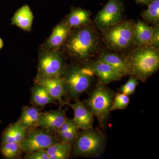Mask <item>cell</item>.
<instances>
[{
    "instance_id": "cell-1",
    "label": "cell",
    "mask_w": 159,
    "mask_h": 159,
    "mask_svg": "<svg viewBox=\"0 0 159 159\" xmlns=\"http://www.w3.org/2000/svg\"><path fill=\"white\" fill-rule=\"evenodd\" d=\"M125 57L130 66L131 76L142 82L146 81L158 70V48L152 46L138 47Z\"/></svg>"
},
{
    "instance_id": "cell-2",
    "label": "cell",
    "mask_w": 159,
    "mask_h": 159,
    "mask_svg": "<svg viewBox=\"0 0 159 159\" xmlns=\"http://www.w3.org/2000/svg\"><path fill=\"white\" fill-rule=\"evenodd\" d=\"M94 75L87 66L84 67L74 66L68 70L65 69L61 77L64 95L69 99L77 101L90 87Z\"/></svg>"
},
{
    "instance_id": "cell-3",
    "label": "cell",
    "mask_w": 159,
    "mask_h": 159,
    "mask_svg": "<svg viewBox=\"0 0 159 159\" xmlns=\"http://www.w3.org/2000/svg\"><path fill=\"white\" fill-rule=\"evenodd\" d=\"M114 99L112 92L105 84L99 83L83 102L98 119L100 126L105 127L109 118L110 108Z\"/></svg>"
},
{
    "instance_id": "cell-4",
    "label": "cell",
    "mask_w": 159,
    "mask_h": 159,
    "mask_svg": "<svg viewBox=\"0 0 159 159\" xmlns=\"http://www.w3.org/2000/svg\"><path fill=\"white\" fill-rule=\"evenodd\" d=\"M98 45V39L95 32L86 25L75 32L67 46L71 55L79 59L86 60L94 55Z\"/></svg>"
},
{
    "instance_id": "cell-5",
    "label": "cell",
    "mask_w": 159,
    "mask_h": 159,
    "mask_svg": "<svg viewBox=\"0 0 159 159\" xmlns=\"http://www.w3.org/2000/svg\"><path fill=\"white\" fill-rule=\"evenodd\" d=\"M74 154L78 157H97L104 150L106 139L97 129L82 130L74 142Z\"/></svg>"
},
{
    "instance_id": "cell-6",
    "label": "cell",
    "mask_w": 159,
    "mask_h": 159,
    "mask_svg": "<svg viewBox=\"0 0 159 159\" xmlns=\"http://www.w3.org/2000/svg\"><path fill=\"white\" fill-rule=\"evenodd\" d=\"M133 24L130 21H124L112 26L106 31L105 39L111 48L123 51L133 43Z\"/></svg>"
},
{
    "instance_id": "cell-7",
    "label": "cell",
    "mask_w": 159,
    "mask_h": 159,
    "mask_svg": "<svg viewBox=\"0 0 159 159\" xmlns=\"http://www.w3.org/2000/svg\"><path fill=\"white\" fill-rule=\"evenodd\" d=\"M124 10V6L121 0H109L96 16V26L105 31L121 22Z\"/></svg>"
},
{
    "instance_id": "cell-8",
    "label": "cell",
    "mask_w": 159,
    "mask_h": 159,
    "mask_svg": "<svg viewBox=\"0 0 159 159\" xmlns=\"http://www.w3.org/2000/svg\"><path fill=\"white\" fill-rule=\"evenodd\" d=\"M58 142L55 137L43 129H31L27 132L25 138L20 143L22 152L31 153L40 149H47Z\"/></svg>"
},
{
    "instance_id": "cell-9",
    "label": "cell",
    "mask_w": 159,
    "mask_h": 159,
    "mask_svg": "<svg viewBox=\"0 0 159 159\" xmlns=\"http://www.w3.org/2000/svg\"><path fill=\"white\" fill-rule=\"evenodd\" d=\"M65 67L62 57L55 52L46 53L39 58L37 77L42 78L61 77Z\"/></svg>"
},
{
    "instance_id": "cell-10",
    "label": "cell",
    "mask_w": 159,
    "mask_h": 159,
    "mask_svg": "<svg viewBox=\"0 0 159 159\" xmlns=\"http://www.w3.org/2000/svg\"><path fill=\"white\" fill-rule=\"evenodd\" d=\"M61 106L56 110L41 112L38 121L37 126L51 133H57L67 118L66 109H62Z\"/></svg>"
},
{
    "instance_id": "cell-11",
    "label": "cell",
    "mask_w": 159,
    "mask_h": 159,
    "mask_svg": "<svg viewBox=\"0 0 159 159\" xmlns=\"http://www.w3.org/2000/svg\"><path fill=\"white\" fill-rule=\"evenodd\" d=\"M87 66L99 77L100 83L102 84L106 85L122 78L109 65L99 60L90 62Z\"/></svg>"
},
{
    "instance_id": "cell-12",
    "label": "cell",
    "mask_w": 159,
    "mask_h": 159,
    "mask_svg": "<svg viewBox=\"0 0 159 159\" xmlns=\"http://www.w3.org/2000/svg\"><path fill=\"white\" fill-rule=\"evenodd\" d=\"M35 83L44 87L50 95L59 103L61 106L70 105L69 102L64 101L63 96L64 95L63 84L61 77L52 78H42L36 77L34 79Z\"/></svg>"
},
{
    "instance_id": "cell-13",
    "label": "cell",
    "mask_w": 159,
    "mask_h": 159,
    "mask_svg": "<svg viewBox=\"0 0 159 159\" xmlns=\"http://www.w3.org/2000/svg\"><path fill=\"white\" fill-rule=\"evenodd\" d=\"M97 59L109 65L121 77L131 75L129 64L125 57L105 50Z\"/></svg>"
},
{
    "instance_id": "cell-14",
    "label": "cell",
    "mask_w": 159,
    "mask_h": 159,
    "mask_svg": "<svg viewBox=\"0 0 159 159\" xmlns=\"http://www.w3.org/2000/svg\"><path fill=\"white\" fill-rule=\"evenodd\" d=\"M74 111L73 120L79 129L82 130L93 128V115L86 107L83 102L77 100L75 103L70 104Z\"/></svg>"
},
{
    "instance_id": "cell-15",
    "label": "cell",
    "mask_w": 159,
    "mask_h": 159,
    "mask_svg": "<svg viewBox=\"0 0 159 159\" xmlns=\"http://www.w3.org/2000/svg\"><path fill=\"white\" fill-rule=\"evenodd\" d=\"M153 28L139 20L133 28V43L138 47L151 46Z\"/></svg>"
},
{
    "instance_id": "cell-16",
    "label": "cell",
    "mask_w": 159,
    "mask_h": 159,
    "mask_svg": "<svg viewBox=\"0 0 159 159\" xmlns=\"http://www.w3.org/2000/svg\"><path fill=\"white\" fill-rule=\"evenodd\" d=\"M30 103L36 107H43L49 104L56 105L57 101L50 95L45 88L35 83L31 88Z\"/></svg>"
},
{
    "instance_id": "cell-17",
    "label": "cell",
    "mask_w": 159,
    "mask_h": 159,
    "mask_svg": "<svg viewBox=\"0 0 159 159\" xmlns=\"http://www.w3.org/2000/svg\"><path fill=\"white\" fill-rule=\"evenodd\" d=\"M33 14L29 6L25 5L18 9L11 18V25L17 26L25 31L31 30Z\"/></svg>"
},
{
    "instance_id": "cell-18",
    "label": "cell",
    "mask_w": 159,
    "mask_h": 159,
    "mask_svg": "<svg viewBox=\"0 0 159 159\" xmlns=\"http://www.w3.org/2000/svg\"><path fill=\"white\" fill-rule=\"evenodd\" d=\"M28 130L16 122L6 127L2 134V143H20L25 138Z\"/></svg>"
},
{
    "instance_id": "cell-19",
    "label": "cell",
    "mask_w": 159,
    "mask_h": 159,
    "mask_svg": "<svg viewBox=\"0 0 159 159\" xmlns=\"http://www.w3.org/2000/svg\"><path fill=\"white\" fill-rule=\"evenodd\" d=\"M40 109L34 106H25L22 108V112L18 122L23 128L29 130L37 126L38 121L40 115Z\"/></svg>"
},
{
    "instance_id": "cell-20",
    "label": "cell",
    "mask_w": 159,
    "mask_h": 159,
    "mask_svg": "<svg viewBox=\"0 0 159 159\" xmlns=\"http://www.w3.org/2000/svg\"><path fill=\"white\" fill-rule=\"evenodd\" d=\"M91 13L88 10L80 8L72 9L67 20V25L69 28H77L86 25L90 20Z\"/></svg>"
},
{
    "instance_id": "cell-21",
    "label": "cell",
    "mask_w": 159,
    "mask_h": 159,
    "mask_svg": "<svg viewBox=\"0 0 159 159\" xmlns=\"http://www.w3.org/2000/svg\"><path fill=\"white\" fill-rule=\"evenodd\" d=\"M73 149L72 144L67 142H57L47 149L50 159L69 158Z\"/></svg>"
},
{
    "instance_id": "cell-22",
    "label": "cell",
    "mask_w": 159,
    "mask_h": 159,
    "mask_svg": "<svg viewBox=\"0 0 159 159\" xmlns=\"http://www.w3.org/2000/svg\"><path fill=\"white\" fill-rule=\"evenodd\" d=\"M70 28L63 24L57 25L48 40L49 46L51 48H57L61 45L67 37Z\"/></svg>"
},
{
    "instance_id": "cell-23",
    "label": "cell",
    "mask_w": 159,
    "mask_h": 159,
    "mask_svg": "<svg viewBox=\"0 0 159 159\" xmlns=\"http://www.w3.org/2000/svg\"><path fill=\"white\" fill-rule=\"evenodd\" d=\"M141 16L146 21L159 25V0H152L148 8L141 12Z\"/></svg>"
},
{
    "instance_id": "cell-24",
    "label": "cell",
    "mask_w": 159,
    "mask_h": 159,
    "mask_svg": "<svg viewBox=\"0 0 159 159\" xmlns=\"http://www.w3.org/2000/svg\"><path fill=\"white\" fill-rule=\"evenodd\" d=\"M0 152L3 157L8 159L19 158L22 152L20 143H2L0 145Z\"/></svg>"
},
{
    "instance_id": "cell-25",
    "label": "cell",
    "mask_w": 159,
    "mask_h": 159,
    "mask_svg": "<svg viewBox=\"0 0 159 159\" xmlns=\"http://www.w3.org/2000/svg\"><path fill=\"white\" fill-rule=\"evenodd\" d=\"M79 129L75 123L67 130L61 133H57L58 139L61 142H67L73 145L77 139Z\"/></svg>"
},
{
    "instance_id": "cell-26",
    "label": "cell",
    "mask_w": 159,
    "mask_h": 159,
    "mask_svg": "<svg viewBox=\"0 0 159 159\" xmlns=\"http://www.w3.org/2000/svg\"><path fill=\"white\" fill-rule=\"evenodd\" d=\"M130 102V98L127 95L119 93L116 95L112 102L110 111V112L118 110H124L128 107Z\"/></svg>"
},
{
    "instance_id": "cell-27",
    "label": "cell",
    "mask_w": 159,
    "mask_h": 159,
    "mask_svg": "<svg viewBox=\"0 0 159 159\" xmlns=\"http://www.w3.org/2000/svg\"><path fill=\"white\" fill-rule=\"evenodd\" d=\"M139 80L134 76H130L129 79L124 85L121 87V93L129 96L132 95L135 91L137 85L139 84Z\"/></svg>"
},
{
    "instance_id": "cell-28",
    "label": "cell",
    "mask_w": 159,
    "mask_h": 159,
    "mask_svg": "<svg viewBox=\"0 0 159 159\" xmlns=\"http://www.w3.org/2000/svg\"><path fill=\"white\" fill-rule=\"evenodd\" d=\"M26 159H50L47 149H40L31 153L26 154Z\"/></svg>"
},
{
    "instance_id": "cell-29",
    "label": "cell",
    "mask_w": 159,
    "mask_h": 159,
    "mask_svg": "<svg viewBox=\"0 0 159 159\" xmlns=\"http://www.w3.org/2000/svg\"><path fill=\"white\" fill-rule=\"evenodd\" d=\"M153 28V34L152 41V47L159 48V26L154 25Z\"/></svg>"
},
{
    "instance_id": "cell-30",
    "label": "cell",
    "mask_w": 159,
    "mask_h": 159,
    "mask_svg": "<svg viewBox=\"0 0 159 159\" xmlns=\"http://www.w3.org/2000/svg\"><path fill=\"white\" fill-rule=\"evenodd\" d=\"M137 3L148 6L152 0H135Z\"/></svg>"
},
{
    "instance_id": "cell-31",
    "label": "cell",
    "mask_w": 159,
    "mask_h": 159,
    "mask_svg": "<svg viewBox=\"0 0 159 159\" xmlns=\"http://www.w3.org/2000/svg\"><path fill=\"white\" fill-rule=\"evenodd\" d=\"M4 46V43L3 39L0 37V50L3 48Z\"/></svg>"
},
{
    "instance_id": "cell-32",
    "label": "cell",
    "mask_w": 159,
    "mask_h": 159,
    "mask_svg": "<svg viewBox=\"0 0 159 159\" xmlns=\"http://www.w3.org/2000/svg\"><path fill=\"white\" fill-rule=\"evenodd\" d=\"M0 123H2V121H1V119H0Z\"/></svg>"
}]
</instances>
